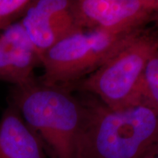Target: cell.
Returning <instances> with one entry per match:
<instances>
[{
	"label": "cell",
	"instance_id": "obj_9",
	"mask_svg": "<svg viewBox=\"0 0 158 158\" xmlns=\"http://www.w3.org/2000/svg\"><path fill=\"white\" fill-rule=\"evenodd\" d=\"M149 104L158 108V49L146 64L138 91L137 103Z\"/></svg>",
	"mask_w": 158,
	"mask_h": 158
},
{
	"label": "cell",
	"instance_id": "obj_5",
	"mask_svg": "<svg viewBox=\"0 0 158 158\" xmlns=\"http://www.w3.org/2000/svg\"><path fill=\"white\" fill-rule=\"evenodd\" d=\"M77 24L83 30L102 29L118 34L158 27V0H72Z\"/></svg>",
	"mask_w": 158,
	"mask_h": 158
},
{
	"label": "cell",
	"instance_id": "obj_11",
	"mask_svg": "<svg viewBox=\"0 0 158 158\" xmlns=\"http://www.w3.org/2000/svg\"><path fill=\"white\" fill-rule=\"evenodd\" d=\"M147 153L153 158H158V141L148 150Z\"/></svg>",
	"mask_w": 158,
	"mask_h": 158
},
{
	"label": "cell",
	"instance_id": "obj_2",
	"mask_svg": "<svg viewBox=\"0 0 158 158\" xmlns=\"http://www.w3.org/2000/svg\"><path fill=\"white\" fill-rule=\"evenodd\" d=\"M9 102L38 136L48 158H76L85 108L70 89L44 84L35 77L13 86Z\"/></svg>",
	"mask_w": 158,
	"mask_h": 158
},
{
	"label": "cell",
	"instance_id": "obj_4",
	"mask_svg": "<svg viewBox=\"0 0 158 158\" xmlns=\"http://www.w3.org/2000/svg\"><path fill=\"white\" fill-rule=\"evenodd\" d=\"M158 49V34L149 29L120 50L94 72L70 88L87 92L110 108L137 103L138 91L146 64Z\"/></svg>",
	"mask_w": 158,
	"mask_h": 158
},
{
	"label": "cell",
	"instance_id": "obj_1",
	"mask_svg": "<svg viewBox=\"0 0 158 158\" xmlns=\"http://www.w3.org/2000/svg\"><path fill=\"white\" fill-rule=\"evenodd\" d=\"M76 158H141L158 141V108L139 102L110 108L84 102Z\"/></svg>",
	"mask_w": 158,
	"mask_h": 158
},
{
	"label": "cell",
	"instance_id": "obj_6",
	"mask_svg": "<svg viewBox=\"0 0 158 158\" xmlns=\"http://www.w3.org/2000/svg\"><path fill=\"white\" fill-rule=\"evenodd\" d=\"M19 21L40 56L59 40L83 30L74 17L72 0H31Z\"/></svg>",
	"mask_w": 158,
	"mask_h": 158
},
{
	"label": "cell",
	"instance_id": "obj_3",
	"mask_svg": "<svg viewBox=\"0 0 158 158\" xmlns=\"http://www.w3.org/2000/svg\"><path fill=\"white\" fill-rule=\"evenodd\" d=\"M144 30L124 34L102 29L77 31L41 55L44 72L38 78L44 84L70 89L100 68Z\"/></svg>",
	"mask_w": 158,
	"mask_h": 158
},
{
	"label": "cell",
	"instance_id": "obj_7",
	"mask_svg": "<svg viewBox=\"0 0 158 158\" xmlns=\"http://www.w3.org/2000/svg\"><path fill=\"white\" fill-rule=\"evenodd\" d=\"M40 54L20 21L0 31V81L19 86L35 78Z\"/></svg>",
	"mask_w": 158,
	"mask_h": 158
},
{
	"label": "cell",
	"instance_id": "obj_8",
	"mask_svg": "<svg viewBox=\"0 0 158 158\" xmlns=\"http://www.w3.org/2000/svg\"><path fill=\"white\" fill-rule=\"evenodd\" d=\"M0 158H48L40 139L10 102L0 118Z\"/></svg>",
	"mask_w": 158,
	"mask_h": 158
},
{
	"label": "cell",
	"instance_id": "obj_10",
	"mask_svg": "<svg viewBox=\"0 0 158 158\" xmlns=\"http://www.w3.org/2000/svg\"><path fill=\"white\" fill-rule=\"evenodd\" d=\"M31 0H0V31L23 16Z\"/></svg>",
	"mask_w": 158,
	"mask_h": 158
}]
</instances>
